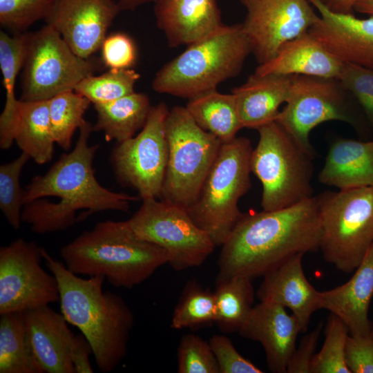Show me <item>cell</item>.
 Here are the masks:
<instances>
[{
	"label": "cell",
	"mask_w": 373,
	"mask_h": 373,
	"mask_svg": "<svg viewBox=\"0 0 373 373\" xmlns=\"http://www.w3.org/2000/svg\"><path fill=\"white\" fill-rule=\"evenodd\" d=\"M75 148L63 153L42 175L33 178L25 189L22 222L36 233L60 231L76 222L104 211L126 212L137 196L111 191L97 180L93 166L98 144L90 146L93 126L79 128Z\"/></svg>",
	"instance_id": "cell-1"
},
{
	"label": "cell",
	"mask_w": 373,
	"mask_h": 373,
	"mask_svg": "<svg viewBox=\"0 0 373 373\" xmlns=\"http://www.w3.org/2000/svg\"><path fill=\"white\" fill-rule=\"evenodd\" d=\"M317 197L286 208L245 213L221 246L217 278L263 276L291 257L319 249Z\"/></svg>",
	"instance_id": "cell-2"
},
{
	"label": "cell",
	"mask_w": 373,
	"mask_h": 373,
	"mask_svg": "<svg viewBox=\"0 0 373 373\" xmlns=\"http://www.w3.org/2000/svg\"><path fill=\"white\" fill-rule=\"evenodd\" d=\"M42 256L57 280L61 313L87 339L99 370L113 371L126 355L135 323L132 310L122 296L103 290L104 277H81L44 248Z\"/></svg>",
	"instance_id": "cell-3"
},
{
	"label": "cell",
	"mask_w": 373,
	"mask_h": 373,
	"mask_svg": "<svg viewBox=\"0 0 373 373\" xmlns=\"http://www.w3.org/2000/svg\"><path fill=\"white\" fill-rule=\"evenodd\" d=\"M61 257L73 273L101 276L117 287L132 289L169 263L162 247L135 236L127 220H106L63 246Z\"/></svg>",
	"instance_id": "cell-4"
},
{
	"label": "cell",
	"mask_w": 373,
	"mask_h": 373,
	"mask_svg": "<svg viewBox=\"0 0 373 373\" xmlns=\"http://www.w3.org/2000/svg\"><path fill=\"white\" fill-rule=\"evenodd\" d=\"M250 53L251 46L242 23L222 24L163 66L152 88L158 93L192 98L236 76Z\"/></svg>",
	"instance_id": "cell-5"
},
{
	"label": "cell",
	"mask_w": 373,
	"mask_h": 373,
	"mask_svg": "<svg viewBox=\"0 0 373 373\" xmlns=\"http://www.w3.org/2000/svg\"><path fill=\"white\" fill-rule=\"evenodd\" d=\"M252 150L245 137L222 142L197 199L187 209L216 247L226 242L243 215L238 204L251 187Z\"/></svg>",
	"instance_id": "cell-6"
},
{
	"label": "cell",
	"mask_w": 373,
	"mask_h": 373,
	"mask_svg": "<svg viewBox=\"0 0 373 373\" xmlns=\"http://www.w3.org/2000/svg\"><path fill=\"white\" fill-rule=\"evenodd\" d=\"M258 131L259 140L251 153L250 168L262 184L263 210L286 208L313 196L315 157L276 121Z\"/></svg>",
	"instance_id": "cell-7"
},
{
	"label": "cell",
	"mask_w": 373,
	"mask_h": 373,
	"mask_svg": "<svg viewBox=\"0 0 373 373\" xmlns=\"http://www.w3.org/2000/svg\"><path fill=\"white\" fill-rule=\"evenodd\" d=\"M275 121L314 157L309 134L323 122H343L363 135L372 131L357 101L336 78L293 75L289 97Z\"/></svg>",
	"instance_id": "cell-8"
},
{
	"label": "cell",
	"mask_w": 373,
	"mask_h": 373,
	"mask_svg": "<svg viewBox=\"0 0 373 373\" xmlns=\"http://www.w3.org/2000/svg\"><path fill=\"white\" fill-rule=\"evenodd\" d=\"M324 260L350 274L373 242V188L326 191L316 195Z\"/></svg>",
	"instance_id": "cell-9"
},
{
	"label": "cell",
	"mask_w": 373,
	"mask_h": 373,
	"mask_svg": "<svg viewBox=\"0 0 373 373\" xmlns=\"http://www.w3.org/2000/svg\"><path fill=\"white\" fill-rule=\"evenodd\" d=\"M166 132L169 160L160 200L187 211L197 199L222 142L180 106L169 111Z\"/></svg>",
	"instance_id": "cell-10"
},
{
	"label": "cell",
	"mask_w": 373,
	"mask_h": 373,
	"mask_svg": "<svg viewBox=\"0 0 373 373\" xmlns=\"http://www.w3.org/2000/svg\"><path fill=\"white\" fill-rule=\"evenodd\" d=\"M97 64L77 55L51 26L26 34L21 100H49L63 92L75 90Z\"/></svg>",
	"instance_id": "cell-11"
},
{
	"label": "cell",
	"mask_w": 373,
	"mask_h": 373,
	"mask_svg": "<svg viewBox=\"0 0 373 373\" xmlns=\"http://www.w3.org/2000/svg\"><path fill=\"white\" fill-rule=\"evenodd\" d=\"M127 222L139 238L167 251L175 271L202 265L216 247L186 209L162 200L143 199Z\"/></svg>",
	"instance_id": "cell-12"
},
{
	"label": "cell",
	"mask_w": 373,
	"mask_h": 373,
	"mask_svg": "<svg viewBox=\"0 0 373 373\" xmlns=\"http://www.w3.org/2000/svg\"><path fill=\"white\" fill-rule=\"evenodd\" d=\"M169 111L164 102L153 106L141 131L117 143L111 155L118 181L135 189L142 200L160 199L169 160Z\"/></svg>",
	"instance_id": "cell-13"
},
{
	"label": "cell",
	"mask_w": 373,
	"mask_h": 373,
	"mask_svg": "<svg viewBox=\"0 0 373 373\" xmlns=\"http://www.w3.org/2000/svg\"><path fill=\"white\" fill-rule=\"evenodd\" d=\"M42 247L18 238L0 248V314L59 302L57 280L41 265Z\"/></svg>",
	"instance_id": "cell-14"
},
{
	"label": "cell",
	"mask_w": 373,
	"mask_h": 373,
	"mask_svg": "<svg viewBox=\"0 0 373 373\" xmlns=\"http://www.w3.org/2000/svg\"><path fill=\"white\" fill-rule=\"evenodd\" d=\"M246 9L242 23L259 64L286 42L304 34L320 18L309 0H239Z\"/></svg>",
	"instance_id": "cell-15"
},
{
	"label": "cell",
	"mask_w": 373,
	"mask_h": 373,
	"mask_svg": "<svg viewBox=\"0 0 373 373\" xmlns=\"http://www.w3.org/2000/svg\"><path fill=\"white\" fill-rule=\"evenodd\" d=\"M120 11L115 0H56L44 21L77 55L88 59Z\"/></svg>",
	"instance_id": "cell-16"
},
{
	"label": "cell",
	"mask_w": 373,
	"mask_h": 373,
	"mask_svg": "<svg viewBox=\"0 0 373 373\" xmlns=\"http://www.w3.org/2000/svg\"><path fill=\"white\" fill-rule=\"evenodd\" d=\"M309 1L320 16L309 32L341 61L373 69V15L361 19L332 12L319 0Z\"/></svg>",
	"instance_id": "cell-17"
},
{
	"label": "cell",
	"mask_w": 373,
	"mask_h": 373,
	"mask_svg": "<svg viewBox=\"0 0 373 373\" xmlns=\"http://www.w3.org/2000/svg\"><path fill=\"white\" fill-rule=\"evenodd\" d=\"M285 309L274 303L260 301L252 307L238 331L242 337L262 345L267 367L274 373L287 372L301 332L296 318Z\"/></svg>",
	"instance_id": "cell-18"
},
{
	"label": "cell",
	"mask_w": 373,
	"mask_h": 373,
	"mask_svg": "<svg viewBox=\"0 0 373 373\" xmlns=\"http://www.w3.org/2000/svg\"><path fill=\"white\" fill-rule=\"evenodd\" d=\"M23 315L29 344L44 373H75L71 356L75 335L62 314L46 305Z\"/></svg>",
	"instance_id": "cell-19"
},
{
	"label": "cell",
	"mask_w": 373,
	"mask_h": 373,
	"mask_svg": "<svg viewBox=\"0 0 373 373\" xmlns=\"http://www.w3.org/2000/svg\"><path fill=\"white\" fill-rule=\"evenodd\" d=\"M303 254H296L265 274L257 292L260 301L289 309L301 332L307 330L311 317L321 309V291L307 280L302 265Z\"/></svg>",
	"instance_id": "cell-20"
},
{
	"label": "cell",
	"mask_w": 373,
	"mask_h": 373,
	"mask_svg": "<svg viewBox=\"0 0 373 373\" xmlns=\"http://www.w3.org/2000/svg\"><path fill=\"white\" fill-rule=\"evenodd\" d=\"M154 3L157 26L170 47L188 46L222 25L216 0H155Z\"/></svg>",
	"instance_id": "cell-21"
},
{
	"label": "cell",
	"mask_w": 373,
	"mask_h": 373,
	"mask_svg": "<svg viewBox=\"0 0 373 373\" xmlns=\"http://www.w3.org/2000/svg\"><path fill=\"white\" fill-rule=\"evenodd\" d=\"M354 272L345 283L321 291V307L338 316L350 334L365 335L373 330L368 317L373 297V242Z\"/></svg>",
	"instance_id": "cell-22"
},
{
	"label": "cell",
	"mask_w": 373,
	"mask_h": 373,
	"mask_svg": "<svg viewBox=\"0 0 373 373\" xmlns=\"http://www.w3.org/2000/svg\"><path fill=\"white\" fill-rule=\"evenodd\" d=\"M343 64L308 31L284 44L273 58L259 64L254 73L338 79Z\"/></svg>",
	"instance_id": "cell-23"
},
{
	"label": "cell",
	"mask_w": 373,
	"mask_h": 373,
	"mask_svg": "<svg viewBox=\"0 0 373 373\" xmlns=\"http://www.w3.org/2000/svg\"><path fill=\"white\" fill-rule=\"evenodd\" d=\"M292 76L254 73L232 90L243 128L258 130L276 120L289 97Z\"/></svg>",
	"instance_id": "cell-24"
},
{
	"label": "cell",
	"mask_w": 373,
	"mask_h": 373,
	"mask_svg": "<svg viewBox=\"0 0 373 373\" xmlns=\"http://www.w3.org/2000/svg\"><path fill=\"white\" fill-rule=\"evenodd\" d=\"M318 180L339 190L373 188V140L335 139L329 147Z\"/></svg>",
	"instance_id": "cell-25"
},
{
	"label": "cell",
	"mask_w": 373,
	"mask_h": 373,
	"mask_svg": "<svg viewBox=\"0 0 373 373\" xmlns=\"http://www.w3.org/2000/svg\"><path fill=\"white\" fill-rule=\"evenodd\" d=\"M26 45V34L9 35L0 32V68L6 92V103L0 116V147L10 149L19 115L20 99L15 95V86L19 71L23 68Z\"/></svg>",
	"instance_id": "cell-26"
},
{
	"label": "cell",
	"mask_w": 373,
	"mask_h": 373,
	"mask_svg": "<svg viewBox=\"0 0 373 373\" xmlns=\"http://www.w3.org/2000/svg\"><path fill=\"white\" fill-rule=\"evenodd\" d=\"M97 121L93 130L102 131L107 142L134 137L145 125L151 109L149 97L135 91L116 100L94 105Z\"/></svg>",
	"instance_id": "cell-27"
},
{
	"label": "cell",
	"mask_w": 373,
	"mask_h": 373,
	"mask_svg": "<svg viewBox=\"0 0 373 373\" xmlns=\"http://www.w3.org/2000/svg\"><path fill=\"white\" fill-rule=\"evenodd\" d=\"M195 122L222 142L234 139L242 128L234 95L213 89L192 98L185 106Z\"/></svg>",
	"instance_id": "cell-28"
},
{
	"label": "cell",
	"mask_w": 373,
	"mask_h": 373,
	"mask_svg": "<svg viewBox=\"0 0 373 373\" xmlns=\"http://www.w3.org/2000/svg\"><path fill=\"white\" fill-rule=\"evenodd\" d=\"M15 141L22 152L39 164L50 162L55 143L52 133L48 100L22 101Z\"/></svg>",
	"instance_id": "cell-29"
},
{
	"label": "cell",
	"mask_w": 373,
	"mask_h": 373,
	"mask_svg": "<svg viewBox=\"0 0 373 373\" xmlns=\"http://www.w3.org/2000/svg\"><path fill=\"white\" fill-rule=\"evenodd\" d=\"M0 373H44L29 344L23 312L0 314Z\"/></svg>",
	"instance_id": "cell-30"
},
{
	"label": "cell",
	"mask_w": 373,
	"mask_h": 373,
	"mask_svg": "<svg viewBox=\"0 0 373 373\" xmlns=\"http://www.w3.org/2000/svg\"><path fill=\"white\" fill-rule=\"evenodd\" d=\"M251 280L242 276L217 278L215 323L223 332H238L251 312L254 300Z\"/></svg>",
	"instance_id": "cell-31"
},
{
	"label": "cell",
	"mask_w": 373,
	"mask_h": 373,
	"mask_svg": "<svg viewBox=\"0 0 373 373\" xmlns=\"http://www.w3.org/2000/svg\"><path fill=\"white\" fill-rule=\"evenodd\" d=\"M90 103L75 90L63 92L48 100L53 138L64 150L70 148L73 134L86 121L84 115Z\"/></svg>",
	"instance_id": "cell-32"
},
{
	"label": "cell",
	"mask_w": 373,
	"mask_h": 373,
	"mask_svg": "<svg viewBox=\"0 0 373 373\" xmlns=\"http://www.w3.org/2000/svg\"><path fill=\"white\" fill-rule=\"evenodd\" d=\"M214 293L195 280L185 285L172 314L171 327L197 328L216 321Z\"/></svg>",
	"instance_id": "cell-33"
},
{
	"label": "cell",
	"mask_w": 373,
	"mask_h": 373,
	"mask_svg": "<svg viewBox=\"0 0 373 373\" xmlns=\"http://www.w3.org/2000/svg\"><path fill=\"white\" fill-rule=\"evenodd\" d=\"M140 75L132 68L109 69L84 79L75 90L95 104H105L135 92Z\"/></svg>",
	"instance_id": "cell-34"
},
{
	"label": "cell",
	"mask_w": 373,
	"mask_h": 373,
	"mask_svg": "<svg viewBox=\"0 0 373 373\" xmlns=\"http://www.w3.org/2000/svg\"><path fill=\"white\" fill-rule=\"evenodd\" d=\"M349 334L345 323L330 313L325 325L323 345L312 360L309 373H351L345 363V345Z\"/></svg>",
	"instance_id": "cell-35"
},
{
	"label": "cell",
	"mask_w": 373,
	"mask_h": 373,
	"mask_svg": "<svg viewBox=\"0 0 373 373\" xmlns=\"http://www.w3.org/2000/svg\"><path fill=\"white\" fill-rule=\"evenodd\" d=\"M30 158L22 152L16 159L0 166V209L8 223L16 230L21 227L25 205V189L21 186L20 177Z\"/></svg>",
	"instance_id": "cell-36"
},
{
	"label": "cell",
	"mask_w": 373,
	"mask_h": 373,
	"mask_svg": "<svg viewBox=\"0 0 373 373\" xmlns=\"http://www.w3.org/2000/svg\"><path fill=\"white\" fill-rule=\"evenodd\" d=\"M56 0H0V23L21 34L35 22L44 19Z\"/></svg>",
	"instance_id": "cell-37"
},
{
	"label": "cell",
	"mask_w": 373,
	"mask_h": 373,
	"mask_svg": "<svg viewBox=\"0 0 373 373\" xmlns=\"http://www.w3.org/2000/svg\"><path fill=\"white\" fill-rule=\"evenodd\" d=\"M179 373H220L209 342L194 334L182 336L177 351Z\"/></svg>",
	"instance_id": "cell-38"
},
{
	"label": "cell",
	"mask_w": 373,
	"mask_h": 373,
	"mask_svg": "<svg viewBox=\"0 0 373 373\" xmlns=\"http://www.w3.org/2000/svg\"><path fill=\"white\" fill-rule=\"evenodd\" d=\"M338 79L357 101L373 131V69L344 63Z\"/></svg>",
	"instance_id": "cell-39"
},
{
	"label": "cell",
	"mask_w": 373,
	"mask_h": 373,
	"mask_svg": "<svg viewBox=\"0 0 373 373\" xmlns=\"http://www.w3.org/2000/svg\"><path fill=\"white\" fill-rule=\"evenodd\" d=\"M103 64L109 69L131 68L137 59L134 41L122 32L107 35L100 47Z\"/></svg>",
	"instance_id": "cell-40"
},
{
	"label": "cell",
	"mask_w": 373,
	"mask_h": 373,
	"mask_svg": "<svg viewBox=\"0 0 373 373\" xmlns=\"http://www.w3.org/2000/svg\"><path fill=\"white\" fill-rule=\"evenodd\" d=\"M209 344L216 358L220 373H262L260 368L244 358L232 341L224 335H213Z\"/></svg>",
	"instance_id": "cell-41"
},
{
	"label": "cell",
	"mask_w": 373,
	"mask_h": 373,
	"mask_svg": "<svg viewBox=\"0 0 373 373\" xmlns=\"http://www.w3.org/2000/svg\"><path fill=\"white\" fill-rule=\"evenodd\" d=\"M345 363L351 373H373V330L365 335H348Z\"/></svg>",
	"instance_id": "cell-42"
},
{
	"label": "cell",
	"mask_w": 373,
	"mask_h": 373,
	"mask_svg": "<svg viewBox=\"0 0 373 373\" xmlns=\"http://www.w3.org/2000/svg\"><path fill=\"white\" fill-rule=\"evenodd\" d=\"M322 329L321 322L301 338L291 357L287 370V373H309L311 362L315 354Z\"/></svg>",
	"instance_id": "cell-43"
},
{
	"label": "cell",
	"mask_w": 373,
	"mask_h": 373,
	"mask_svg": "<svg viewBox=\"0 0 373 373\" xmlns=\"http://www.w3.org/2000/svg\"><path fill=\"white\" fill-rule=\"evenodd\" d=\"M93 354L91 346L83 334L75 335L72 350V361L75 373H93L89 356Z\"/></svg>",
	"instance_id": "cell-44"
},
{
	"label": "cell",
	"mask_w": 373,
	"mask_h": 373,
	"mask_svg": "<svg viewBox=\"0 0 373 373\" xmlns=\"http://www.w3.org/2000/svg\"><path fill=\"white\" fill-rule=\"evenodd\" d=\"M328 10L343 14L352 13L355 4L361 0H319Z\"/></svg>",
	"instance_id": "cell-45"
},
{
	"label": "cell",
	"mask_w": 373,
	"mask_h": 373,
	"mask_svg": "<svg viewBox=\"0 0 373 373\" xmlns=\"http://www.w3.org/2000/svg\"><path fill=\"white\" fill-rule=\"evenodd\" d=\"M121 10H134L139 6L155 0H115Z\"/></svg>",
	"instance_id": "cell-46"
},
{
	"label": "cell",
	"mask_w": 373,
	"mask_h": 373,
	"mask_svg": "<svg viewBox=\"0 0 373 373\" xmlns=\"http://www.w3.org/2000/svg\"><path fill=\"white\" fill-rule=\"evenodd\" d=\"M354 10L358 12L373 15V0H361L358 1Z\"/></svg>",
	"instance_id": "cell-47"
}]
</instances>
